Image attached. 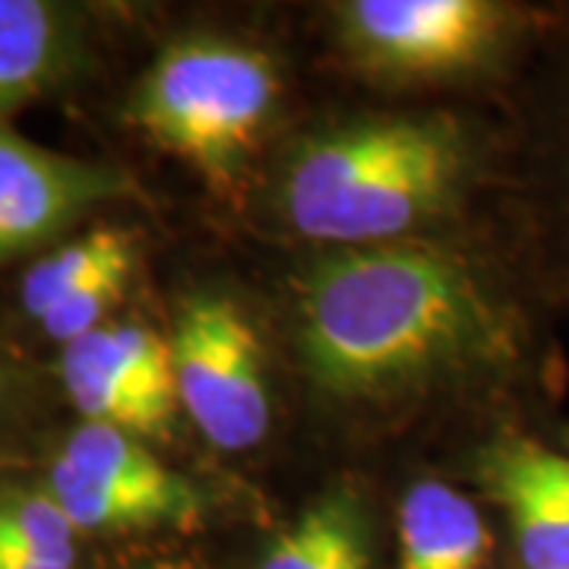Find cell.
Wrapping results in <instances>:
<instances>
[{"label":"cell","instance_id":"1","mask_svg":"<svg viewBox=\"0 0 569 569\" xmlns=\"http://www.w3.org/2000/svg\"><path fill=\"white\" fill-rule=\"evenodd\" d=\"M310 387L339 406H389L462 383L516 377L529 326L475 260L443 244L329 250L295 298Z\"/></svg>","mask_w":569,"mask_h":569},{"label":"cell","instance_id":"2","mask_svg":"<svg viewBox=\"0 0 569 569\" xmlns=\"http://www.w3.org/2000/svg\"><path fill=\"white\" fill-rule=\"evenodd\" d=\"M471 174L475 146L452 114H380L295 142L276 200L301 238L336 250L392 244L447 216Z\"/></svg>","mask_w":569,"mask_h":569},{"label":"cell","instance_id":"3","mask_svg":"<svg viewBox=\"0 0 569 569\" xmlns=\"http://www.w3.org/2000/svg\"><path fill=\"white\" fill-rule=\"evenodd\" d=\"M279 77L263 51L219 36L171 41L142 73L127 121L187 162L212 190L241 181L247 156L272 118Z\"/></svg>","mask_w":569,"mask_h":569},{"label":"cell","instance_id":"4","mask_svg":"<svg viewBox=\"0 0 569 569\" xmlns=\"http://www.w3.org/2000/svg\"><path fill=\"white\" fill-rule=\"evenodd\" d=\"M174 387L183 411L212 447L244 452L263 443L272 421L263 342L231 298H183L171 332Z\"/></svg>","mask_w":569,"mask_h":569},{"label":"cell","instance_id":"5","mask_svg":"<svg viewBox=\"0 0 569 569\" xmlns=\"http://www.w3.org/2000/svg\"><path fill=\"white\" fill-rule=\"evenodd\" d=\"M519 13L490 0H351L339 36L365 70L387 80H443L497 61Z\"/></svg>","mask_w":569,"mask_h":569},{"label":"cell","instance_id":"6","mask_svg":"<svg viewBox=\"0 0 569 569\" xmlns=\"http://www.w3.org/2000/svg\"><path fill=\"white\" fill-rule=\"evenodd\" d=\"M61 380L89 425L133 437H156L171 427L178 402L171 342L146 326H99L63 346Z\"/></svg>","mask_w":569,"mask_h":569},{"label":"cell","instance_id":"7","mask_svg":"<svg viewBox=\"0 0 569 569\" xmlns=\"http://www.w3.org/2000/svg\"><path fill=\"white\" fill-rule=\"evenodd\" d=\"M133 193L121 168L51 152L0 127V263L58 238L82 212Z\"/></svg>","mask_w":569,"mask_h":569},{"label":"cell","instance_id":"8","mask_svg":"<svg viewBox=\"0 0 569 569\" xmlns=\"http://www.w3.org/2000/svg\"><path fill=\"white\" fill-rule=\"evenodd\" d=\"M478 478L509 516L522 569H569V456L503 433L481 449Z\"/></svg>","mask_w":569,"mask_h":569},{"label":"cell","instance_id":"9","mask_svg":"<svg viewBox=\"0 0 569 569\" xmlns=\"http://www.w3.org/2000/svg\"><path fill=\"white\" fill-rule=\"evenodd\" d=\"M493 535L481 509L443 481H418L399 503V567L485 569Z\"/></svg>","mask_w":569,"mask_h":569},{"label":"cell","instance_id":"10","mask_svg":"<svg viewBox=\"0 0 569 569\" xmlns=\"http://www.w3.org/2000/svg\"><path fill=\"white\" fill-rule=\"evenodd\" d=\"M260 569H373L365 497L355 488L326 490L269 541Z\"/></svg>","mask_w":569,"mask_h":569},{"label":"cell","instance_id":"11","mask_svg":"<svg viewBox=\"0 0 569 569\" xmlns=\"http://www.w3.org/2000/svg\"><path fill=\"white\" fill-rule=\"evenodd\" d=\"M67 22L41 0H0V118L32 102L67 61Z\"/></svg>","mask_w":569,"mask_h":569},{"label":"cell","instance_id":"12","mask_svg":"<svg viewBox=\"0 0 569 569\" xmlns=\"http://www.w3.org/2000/svg\"><path fill=\"white\" fill-rule=\"evenodd\" d=\"M58 462L73 468L82 478H92L102 485L209 507V497L200 485H193L190 478L162 466L133 433L118 430V427L86 421L63 440Z\"/></svg>","mask_w":569,"mask_h":569},{"label":"cell","instance_id":"13","mask_svg":"<svg viewBox=\"0 0 569 569\" xmlns=\"http://www.w3.org/2000/svg\"><path fill=\"white\" fill-rule=\"evenodd\" d=\"M48 493L63 509L77 531H133L159 529V526H197L206 509L197 503L164 500L140 490L114 488L92 478H82L73 468L54 462L48 475Z\"/></svg>","mask_w":569,"mask_h":569},{"label":"cell","instance_id":"14","mask_svg":"<svg viewBox=\"0 0 569 569\" xmlns=\"http://www.w3.org/2000/svg\"><path fill=\"white\" fill-rule=\"evenodd\" d=\"M133 263V241L127 231L118 228H96L77 241L63 244L51 257H44L26 272L20 288L22 310L32 320H44L63 298H70L77 288L99 279L114 266Z\"/></svg>","mask_w":569,"mask_h":569},{"label":"cell","instance_id":"15","mask_svg":"<svg viewBox=\"0 0 569 569\" xmlns=\"http://www.w3.org/2000/svg\"><path fill=\"white\" fill-rule=\"evenodd\" d=\"M0 535L41 563L73 569L77 529L51 493H0Z\"/></svg>","mask_w":569,"mask_h":569},{"label":"cell","instance_id":"16","mask_svg":"<svg viewBox=\"0 0 569 569\" xmlns=\"http://www.w3.org/2000/svg\"><path fill=\"white\" fill-rule=\"evenodd\" d=\"M133 272V263L130 266H114L102 272L99 279H92L89 284L77 288L70 298H63L61 305L54 307L44 320H41V329L48 339L54 342H77L82 336L96 332L102 326V317L118 305V298L123 295V284L130 279Z\"/></svg>","mask_w":569,"mask_h":569},{"label":"cell","instance_id":"17","mask_svg":"<svg viewBox=\"0 0 569 569\" xmlns=\"http://www.w3.org/2000/svg\"><path fill=\"white\" fill-rule=\"evenodd\" d=\"M0 569H70V567H51V563H41L36 557H29L26 550L17 545H10L3 535H0Z\"/></svg>","mask_w":569,"mask_h":569},{"label":"cell","instance_id":"18","mask_svg":"<svg viewBox=\"0 0 569 569\" xmlns=\"http://www.w3.org/2000/svg\"><path fill=\"white\" fill-rule=\"evenodd\" d=\"M130 569H193L181 563V560H152V563H140V567H130Z\"/></svg>","mask_w":569,"mask_h":569},{"label":"cell","instance_id":"19","mask_svg":"<svg viewBox=\"0 0 569 569\" xmlns=\"http://www.w3.org/2000/svg\"><path fill=\"white\" fill-rule=\"evenodd\" d=\"M563 443H567V447H569V427H567V430H563Z\"/></svg>","mask_w":569,"mask_h":569},{"label":"cell","instance_id":"20","mask_svg":"<svg viewBox=\"0 0 569 569\" xmlns=\"http://www.w3.org/2000/svg\"><path fill=\"white\" fill-rule=\"evenodd\" d=\"M0 399H3V380H0Z\"/></svg>","mask_w":569,"mask_h":569}]
</instances>
